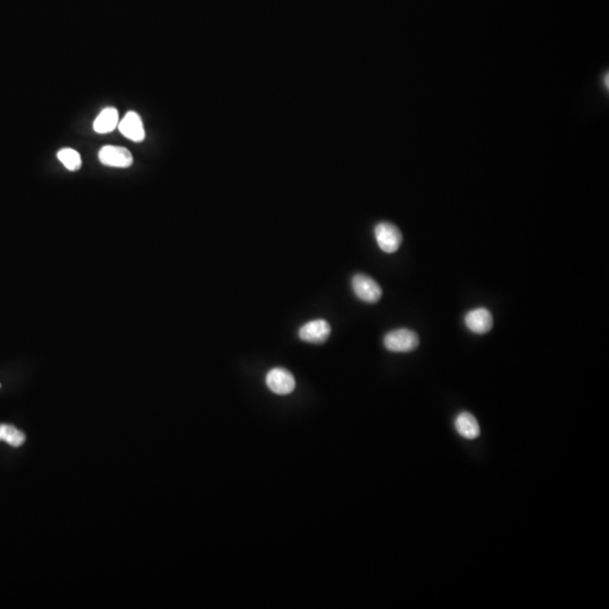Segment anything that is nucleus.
<instances>
[{
  "instance_id": "12",
  "label": "nucleus",
  "mask_w": 609,
  "mask_h": 609,
  "mask_svg": "<svg viewBox=\"0 0 609 609\" xmlns=\"http://www.w3.org/2000/svg\"><path fill=\"white\" fill-rule=\"evenodd\" d=\"M58 160L63 164L65 169L71 172L79 171L82 167V157L77 151L72 148H63L56 154Z\"/></svg>"
},
{
  "instance_id": "9",
  "label": "nucleus",
  "mask_w": 609,
  "mask_h": 609,
  "mask_svg": "<svg viewBox=\"0 0 609 609\" xmlns=\"http://www.w3.org/2000/svg\"><path fill=\"white\" fill-rule=\"evenodd\" d=\"M455 429L461 437L473 440L479 435V424L477 417L470 412H461L455 419Z\"/></svg>"
},
{
  "instance_id": "2",
  "label": "nucleus",
  "mask_w": 609,
  "mask_h": 609,
  "mask_svg": "<svg viewBox=\"0 0 609 609\" xmlns=\"http://www.w3.org/2000/svg\"><path fill=\"white\" fill-rule=\"evenodd\" d=\"M376 242L385 253H395L402 244V233L397 226L391 222H379L373 229Z\"/></svg>"
},
{
  "instance_id": "11",
  "label": "nucleus",
  "mask_w": 609,
  "mask_h": 609,
  "mask_svg": "<svg viewBox=\"0 0 609 609\" xmlns=\"http://www.w3.org/2000/svg\"><path fill=\"white\" fill-rule=\"evenodd\" d=\"M25 433L9 424H0V441H6L13 447H20L25 442Z\"/></svg>"
},
{
  "instance_id": "7",
  "label": "nucleus",
  "mask_w": 609,
  "mask_h": 609,
  "mask_svg": "<svg viewBox=\"0 0 609 609\" xmlns=\"http://www.w3.org/2000/svg\"><path fill=\"white\" fill-rule=\"evenodd\" d=\"M465 325L475 334H485L493 327V316L486 308H475L466 314Z\"/></svg>"
},
{
  "instance_id": "4",
  "label": "nucleus",
  "mask_w": 609,
  "mask_h": 609,
  "mask_svg": "<svg viewBox=\"0 0 609 609\" xmlns=\"http://www.w3.org/2000/svg\"><path fill=\"white\" fill-rule=\"evenodd\" d=\"M266 386L270 391L278 395H288L296 387V380L293 373L284 368H273L265 378Z\"/></svg>"
},
{
  "instance_id": "8",
  "label": "nucleus",
  "mask_w": 609,
  "mask_h": 609,
  "mask_svg": "<svg viewBox=\"0 0 609 609\" xmlns=\"http://www.w3.org/2000/svg\"><path fill=\"white\" fill-rule=\"evenodd\" d=\"M118 130L121 134L133 142H141L145 139V128L139 114L133 111L128 112L122 121L118 123Z\"/></svg>"
},
{
  "instance_id": "3",
  "label": "nucleus",
  "mask_w": 609,
  "mask_h": 609,
  "mask_svg": "<svg viewBox=\"0 0 609 609\" xmlns=\"http://www.w3.org/2000/svg\"><path fill=\"white\" fill-rule=\"evenodd\" d=\"M352 290L357 298L367 304H376L382 298L383 290L369 275L358 273L352 278Z\"/></svg>"
},
{
  "instance_id": "1",
  "label": "nucleus",
  "mask_w": 609,
  "mask_h": 609,
  "mask_svg": "<svg viewBox=\"0 0 609 609\" xmlns=\"http://www.w3.org/2000/svg\"><path fill=\"white\" fill-rule=\"evenodd\" d=\"M420 344L419 335L408 328H399L388 332L384 337V346L388 351L406 353L417 349Z\"/></svg>"
},
{
  "instance_id": "5",
  "label": "nucleus",
  "mask_w": 609,
  "mask_h": 609,
  "mask_svg": "<svg viewBox=\"0 0 609 609\" xmlns=\"http://www.w3.org/2000/svg\"><path fill=\"white\" fill-rule=\"evenodd\" d=\"M98 158L103 165L116 169H128L133 164L130 151L118 146H104L98 153Z\"/></svg>"
},
{
  "instance_id": "10",
  "label": "nucleus",
  "mask_w": 609,
  "mask_h": 609,
  "mask_svg": "<svg viewBox=\"0 0 609 609\" xmlns=\"http://www.w3.org/2000/svg\"><path fill=\"white\" fill-rule=\"evenodd\" d=\"M118 123V109L114 107H107L104 109L98 118H95L94 130L98 133H109L112 132L116 129Z\"/></svg>"
},
{
  "instance_id": "6",
  "label": "nucleus",
  "mask_w": 609,
  "mask_h": 609,
  "mask_svg": "<svg viewBox=\"0 0 609 609\" xmlns=\"http://www.w3.org/2000/svg\"><path fill=\"white\" fill-rule=\"evenodd\" d=\"M299 339L311 344H322L331 335V325L325 320H314L304 323L299 328Z\"/></svg>"
}]
</instances>
